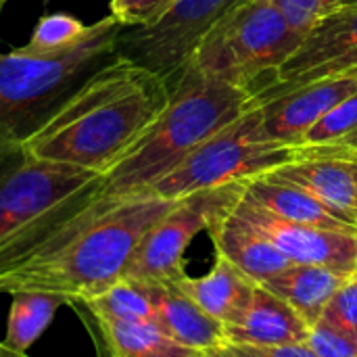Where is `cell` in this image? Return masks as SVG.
<instances>
[{"label": "cell", "mask_w": 357, "mask_h": 357, "mask_svg": "<svg viewBox=\"0 0 357 357\" xmlns=\"http://www.w3.org/2000/svg\"><path fill=\"white\" fill-rule=\"evenodd\" d=\"M354 272L349 270L293 264L278 276L266 280L264 287L287 301L312 328Z\"/></svg>", "instance_id": "cell-19"}, {"label": "cell", "mask_w": 357, "mask_h": 357, "mask_svg": "<svg viewBox=\"0 0 357 357\" xmlns=\"http://www.w3.org/2000/svg\"><path fill=\"white\" fill-rule=\"evenodd\" d=\"M4 2H6V0H0V13H2V6H4Z\"/></svg>", "instance_id": "cell-33"}, {"label": "cell", "mask_w": 357, "mask_h": 357, "mask_svg": "<svg viewBox=\"0 0 357 357\" xmlns=\"http://www.w3.org/2000/svg\"><path fill=\"white\" fill-rule=\"evenodd\" d=\"M303 38L305 33L287 21L276 0H247L211 29L182 73L218 79L253 96Z\"/></svg>", "instance_id": "cell-6"}, {"label": "cell", "mask_w": 357, "mask_h": 357, "mask_svg": "<svg viewBox=\"0 0 357 357\" xmlns=\"http://www.w3.org/2000/svg\"><path fill=\"white\" fill-rule=\"evenodd\" d=\"M209 238L215 247V255L228 259L257 284H264L293 266V261L274 243L234 211L209 230Z\"/></svg>", "instance_id": "cell-16"}, {"label": "cell", "mask_w": 357, "mask_h": 357, "mask_svg": "<svg viewBox=\"0 0 357 357\" xmlns=\"http://www.w3.org/2000/svg\"><path fill=\"white\" fill-rule=\"evenodd\" d=\"M121 29L109 15L61 56H29L19 48L0 52V140L25 144L38 134L98 69L117 59Z\"/></svg>", "instance_id": "cell-5"}, {"label": "cell", "mask_w": 357, "mask_h": 357, "mask_svg": "<svg viewBox=\"0 0 357 357\" xmlns=\"http://www.w3.org/2000/svg\"><path fill=\"white\" fill-rule=\"evenodd\" d=\"M276 4L295 29L307 33L324 15L339 8L341 0H276Z\"/></svg>", "instance_id": "cell-27"}, {"label": "cell", "mask_w": 357, "mask_h": 357, "mask_svg": "<svg viewBox=\"0 0 357 357\" xmlns=\"http://www.w3.org/2000/svg\"><path fill=\"white\" fill-rule=\"evenodd\" d=\"M234 213L259 230L293 264L324 266L349 272L357 270V232L326 230L318 226L287 222L253 205L245 197L234 207Z\"/></svg>", "instance_id": "cell-11"}, {"label": "cell", "mask_w": 357, "mask_h": 357, "mask_svg": "<svg viewBox=\"0 0 357 357\" xmlns=\"http://www.w3.org/2000/svg\"><path fill=\"white\" fill-rule=\"evenodd\" d=\"M226 349L234 357H318L307 343H287V345H234V343H228Z\"/></svg>", "instance_id": "cell-29"}, {"label": "cell", "mask_w": 357, "mask_h": 357, "mask_svg": "<svg viewBox=\"0 0 357 357\" xmlns=\"http://www.w3.org/2000/svg\"><path fill=\"white\" fill-rule=\"evenodd\" d=\"M176 0H111V15L123 27H144L159 21Z\"/></svg>", "instance_id": "cell-26"}, {"label": "cell", "mask_w": 357, "mask_h": 357, "mask_svg": "<svg viewBox=\"0 0 357 357\" xmlns=\"http://www.w3.org/2000/svg\"><path fill=\"white\" fill-rule=\"evenodd\" d=\"M153 291L157 326L184 347L211 351L228 345L226 326L203 312L176 284H149Z\"/></svg>", "instance_id": "cell-17"}, {"label": "cell", "mask_w": 357, "mask_h": 357, "mask_svg": "<svg viewBox=\"0 0 357 357\" xmlns=\"http://www.w3.org/2000/svg\"><path fill=\"white\" fill-rule=\"evenodd\" d=\"M303 146H341L357 151V92L331 109L301 140ZM299 144V146H301Z\"/></svg>", "instance_id": "cell-24"}, {"label": "cell", "mask_w": 357, "mask_h": 357, "mask_svg": "<svg viewBox=\"0 0 357 357\" xmlns=\"http://www.w3.org/2000/svg\"><path fill=\"white\" fill-rule=\"evenodd\" d=\"M94 320H119V322H155V301L149 284L121 278L105 293L82 303Z\"/></svg>", "instance_id": "cell-22"}, {"label": "cell", "mask_w": 357, "mask_h": 357, "mask_svg": "<svg viewBox=\"0 0 357 357\" xmlns=\"http://www.w3.org/2000/svg\"><path fill=\"white\" fill-rule=\"evenodd\" d=\"M354 92H357V69L310 82L255 105L261 109L264 132L270 140L299 146L307 130Z\"/></svg>", "instance_id": "cell-12"}, {"label": "cell", "mask_w": 357, "mask_h": 357, "mask_svg": "<svg viewBox=\"0 0 357 357\" xmlns=\"http://www.w3.org/2000/svg\"><path fill=\"white\" fill-rule=\"evenodd\" d=\"M247 201L266 209L268 213L282 218L287 222L318 226L326 230H343L357 232V224L345 220L331 207H326L320 199H316L305 188L287 182L272 172L253 176L245 180V195Z\"/></svg>", "instance_id": "cell-14"}, {"label": "cell", "mask_w": 357, "mask_h": 357, "mask_svg": "<svg viewBox=\"0 0 357 357\" xmlns=\"http://www.w3.org/2000/svg\"><path fill=\"white\" fill-rule=\"evenodd\" d=\"M169 94L159 75L115 59L23 146L40 161L105 176L159 117Z\"/></svg>", "instance_id": "cell-1"}, {"label": "cell", "mask_w": 357, "mask_h": 357, "mask_svg": "<svg viewBox=\"0 0 357 357\" xmlns=\"http://www.w3.org/2000/svg\"><path fill=\"white\" fill-rule=\"evenodd\" d=\"M94 322L109 357H197L201 354L167 337L155 322Z\"/></svg>", "instance_id": "cell-20"}, {"label": "cell", "mask_w": 357, "mask_h": 357, "mask_svg": "<svg viewBox=\"0 0 357 357\" xmlns=\"http://www.w3.org/2000/svg\"><path fill=\"white\" fill-rule=\"evenodd\" d=\"M88 27L90 25H84L79 19H75L69 13H50L38 21L29 42L19 50L29 56H42V59L61 56L73 50L86 38Z\"/></svg>", "instance_id": "cell-23"}, {"label": "cell", "mask_w": 357, "mask_h": 357, "mask_svg": "<svg viewBox=\"0 0 357 357\" xmlns=\"http://www.w3.org/2000/svg\"><path fill=\"white\" fill-rule=\"evenodd\" d=\"M299 159V146L274 142L264 132L261 109L253 102L243 115L209 136L149 192L178 201L192 192L249 180Z\"/></svg>", "instance_id": "cell-7"}, {"label": "cell", "mask_w": 357, "mask_h": 357, "mask_svg": "<svg viewBox=\"0 0 357 357\" xmlns=\"http://www.w3.org/2000/svg\"><path fill=\"white\" fill-rule=\"evenodd\" d=\"M176 201L151 192L111 199L96 209L56 247L0 274V295L50 293L67 303H86L119 282L146 232Z\"/></svg>", "instance_id": "cell-2"}, {"label": "cell", "mask_w": 357, "mask_h": 357, "mask_svg": "<svg viewBox=\"0 0 357 357\" xmlns=\"http://www.w3.org/2000/svg\"><path fill=\"white\" fill-rule=\"evenodd\" d=\"M176 287L211 318H215L224 326H232L243 318L245 310L249 307L257 282L243 274L228 259L218 255L213 268L207 274H186L182 280L176 282Z\"/></svg>", "instance_id": "cell-18"}, {"label": "cell", "mask_w": 357, "mask_h": 357, "mask_svg": "<svg viewBox=\"0 0 357 357\" xmlns=\"http://www.w3.org/2000/svg\"><path fill=\"white\" fill-rule=\"evenodd\" d=\"M305 343L318 357H357V339L324 318L310 328Z\"/></svg>", "instance_id": "cell-25"}, {"label": "cell", "mask_w": 357, "mask_h": 357, "mask_svg": "<svg viewBox=\"0 0 357 357\" xmlns=\"http://www.w3.org/2000/svg\"><path fill=\"white\" fill-rule=\"evenodd\" d=\"M247 0H176L169 10L144 27H123L115 54L159 75L172 90L199 44Z\"/></svg>", "instance_id": "cell-9"}, {"label": "cell", "mask_w": 357, "mask_h": 357, "mask_svg": "<svg viewBox=\"0 0 357 357\" xmlns=\"http://www.w3.org/2000/svg\"><path fill=\"white\" fill-rule=\"evenodd\" d=\"M249 107H253V96L247 90L182 73L159 117L105 174L102 195L121 199L149 192L197 146Z\"/></svg>", "instance_id": "cell-4"}, {"label": "cell", "mask_w": 357, "mask_h": 357, "mask_svg": "<svg viewBox=\"0 0 357 357\" xmlns=\"http://www.w3.org/2000/svg\"><path fill=\"white\" fill-rule=\"evenodd\" d=\"M357 0H341V6H345V4H356Z\"/></svg>", "instance_id": "cell-32"}, {"label": "cell", "mask_w": 357, "mask_h": 357, "mask_svg": "<svg viewBox=\"0 0 357 357\" xmlns=\"http://www.w3.org/2000/svg\"><path fill=\"white\" fill-rule=\"evenodd\" d=\"M245 195V180L182 197L146 232L123 278L142 284H176L186 276V249L222 224Z\"/></svg>", "instance_id": "cell-8"}, {"label": "cell", "mask_w": 357, "mask_h": 357, "mask_svg": "<svg viewBox=\"0 0 357 357\" xmlns=\"http://www.w3.org/2000/svg\"><path fill=\"white\" fill-rule=\"evenodd\" d=\"M324 320L333 322L357 339V270L324 310Z\"/></svg>", "instance_id": "cell-28"}, {"label": "cell", "mask_w": 357, "mask_h": 357, "mask_svg": "<svg viewBox=\"0 0 357 357\" xmlns=\"http://www.w3.org/2000/svg\"><path fill=\"white\" fill-rule=\"evenodd\" d=\"M105 176L40 161L0 140V274L65 241L98 205Z\"/></svg>", "instance_id": "cell-3"}, {"label": "cell", "mask_w": 357, "mask_h": 357, "mask_svg": "<svg viewBox=\"0 0 357 357\" xmlns=\"http://www.w3.org/2000/svg\"><path fill=\"white\" fill-rule=\"evenodd\" d=\"M310 326L278 295L257 284L243 318L226 326L228 343L234 345H287L305 343Z\"/></svg>", "instance_id": "cell-15"}, {"label": "cell", "mask_w": 357, "mask_h": 357, "mask_svg": "<svg viewBox=\"0 0 357 357\" xmlns=\"http://www.w3.org/2000/svg\"><path fill=\"white\" fill-rule=\"evenodd\" d=\"M272 174L305 188L326 207L357 224V151L301 144L299 159Z\"/></svg>", "instance_id": "cell-13"}, {"label": "cell", "mask_w": 357, "mask_h": 357, "mask_svg": "<svg viewBox=\"0 0 357 357\" xmlns=\"http://www.w3.org/2000/svg\"><path fill=\"white\" fill-rule=\"evenodd\" d=\"M197 357H234L228 349H226V345L224 347H220V349H211V351H201Z\"/></svg>", "instance_id": "cell-30"}, {"label": "cell", "mask_w": 357, "mask_h": 357, "mask_svg": "<svg viewBox=\"0 0 357 357\" xmlns=\"http://www.w3.org/2000/svg\"><path fill=\"white\" fill-rule=\"evenodd\" d=\"M0 357H29L27 354H19L10 347H6L4 343H0Z\"/></svg>", "instance_id": "cell-31"}, {"label": "cell", "mask_w": 357, "mask_h": 357, "mask_svg": "<svg viewBox=\"0 0 357 357\" xmlns=\"http://www.w3.org/2000/svg\"><path fill=\"white\" fill-rule=\"evenodd\" d=\"M354 69H357V2L324 15L287 63L253 94V102H264L310 82Z\"/></svg>", "instance_id": "cell-10"}, {"label": "cell", "mask_w": 357, "mask_h": 357, "mask_svg": "<svg viewBox=\"0 0 357 357\" xmlns=\"http://www.w3.org/2000/svg\"><path fill=\"white\" fill-rule=\"evenodd\" d=\"M63 303H67L63 297L50 293H13L2 343L19 354H27L52 324L54 314Z\"/></svg>", "instance_id": "cell-21"}]
</instances>
